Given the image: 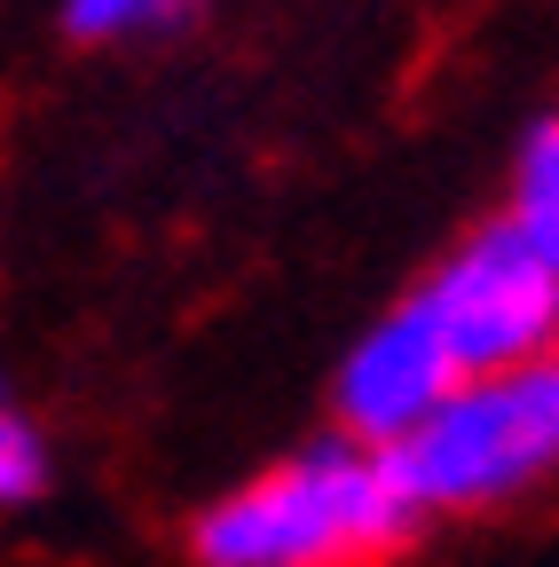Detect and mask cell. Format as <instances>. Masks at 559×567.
<instances>
[{
    "mask_svg": "<svg viewBox=\"0 0 559 567\" xmlns=\"http://www.w3.org/2000/svg\"><path fill=\"white\" fill-rule=\"evenodd\" d=\"M426 513L394 481L386 450L323 434L252 473L189 528L197 567H371L417 544Z\"/></svg>",
    "mask_w": 559,
    "mask_h": 567,
    "instance_id": "obj_1",
    "label": "cell"
},
{
    "mask_svg": "<svg viewBox=\"0 0 559 567\" xmlns=\"http://www.w3.org/2000/svg\"><path fill=\"white\" fill-rule=\"evenodd\" d=\"M386 465L426 520L488 513L559 481V354H528V363L457 379L386 450Z\"/></svg>",
    "mask_w": 559,
    "mask_h": 567,
    "instance_id": "obj_2",
    "label": "cell"
},
{
    "mask_svg": "<svg viewBox=\"0 0 559 567\" xmlns=\"http://www.w3.org/2000/svg\"><path fill=\"white\" fill-rule=\"evenodd\" d=\"M410 300L426 308V323L442 331L457 379L551 354V339H559V268L513 221L473 229Z\"/></svg>",
    "mask_w": 559,
    "mask_h": 567,
    "instance_id": "obj_3",
    "label": "cell"
},
{
    "mask_svg": "<svg viewBox=\"0 0 559 567\" xmlns=\"http://www.w3.org/2000/svg\"><path fill=\"white\" fill-rule=\"evenodd\" d=\"M449 386H457V363H449L442 331L426 323L417 300H402L394 316H379L355 347H346V363L331 379V417H339L346 442L394 450Z\"/></svg>",
    "mask_w": 559,
    "mask_h": 567,
    "instance_id": "obj_4",
    "label": "cell"
},
{
    "mask_svg": "<svg viewBox=\"0 0 559 567\" xmlns=\"http://www.w3.org/2000/svg\"><path fill=\"white\" fill-rule=\"evenodd\" d=\"M505 221L559 268V118L528 126L520 158H513V213H505Z\"/></svg>",
    "mask_w": 559,
    "mask_h": 567,
    "instance_id": "obj_5",
    "label": "cell"
},
{
    "mask_svg": "<svg viewBox=\"0 0 559 567\" xmlns=\"http://www.w3.org/2000/svg\"><path fill=\"white\" fill-rule=\"evenodd\" d=\"M197 17H205V0H63V32L87 48L166 40V32H189Z\"/></svg>",
    "mask_w": 559,
    "mask_h": 567,
    "instance_id": "obj_6",
    "label": "cell"
},
{
    "mask_svg": "<svg viewBox=\"0 0 559 567\" xmlns=\"http://www.w3.org/2000/svg\"><path fill=\"white\" fill-rule=\"evenodd\" d=\"M55 481V450H48V425L0 386V513H24L40 505Z\"/></svg>",
    "mask_w": 559,
    "mask_h": 567,
    "instance_id": "obj_7",
    "label": "cell"
},
{
    "mask_svg": "<svg viewBox=\"0 0 559 567\" xmlns=\"http://www.w3.org/2000/svg\"><path fill=\"white\" fill-rule=\"evenodd\" d=\"M551 354H559V339H551Z\"/></svg>",
    "mask_w": 559,
    "mask_h": 567,
    "instance_id": "obj_8",
    "label": "cell"
}]
</instances>
